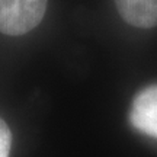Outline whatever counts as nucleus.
Listing matches in <instances>:
<instances>
[{
    "instance_id": "1",
    "label": "nucleus",
    "mask_w": 157,
    "mask_h": 157,
    "mask_svg": "<svg viewBox=\"0 0 157 157\" xmlns=\"http://www.w3.org/2000/svg\"><path fill=\"white\" fill-rule=\"evenodd\" d=\"M47 10V0H0V32L23 35L39 25Z\"/></svg>"
},
{
    "instance_id": "2",
    "label": "nucleus",
    "mask_w": 157,
    "mask_h": 157,
    "mask_svg": "<svg viewBox=\"0 0 157 157\" xmlns=\"http://www.w3.org/2000/svg\"><path fill=\"white\" fill-rule=\"evenodd\" d=\"M129 121L138 131L157 138V84L148 86L135 95Z\"/></svg>"
},
{
    "instance_id": "3",
    "label": "nucleus",
    "mask_w": 157,
    "mask_h": 157,
    "mask_svg": "<svg viewBox=\"0 0 157 157\" xmlns=\"http://www.w3.org/2000/svg\"><path fill=\"white\" fill-rule=\"evenodd\" d=\"M115 6L131 26L141 29L157 26V0H115Z\"/></svg>"
},
{
    "instance_id": "4",
    "label": "nucleus",
    "mask_w": 157,
    "mask_h": 157,
    "mask_svg": "<svg viewBox=\"0 0 157 157\" xmlns=\"http://www.w3.org/2000/svg\"><path fill=\"white\" fill-rule=\"evenodd\" d=\"M12 146V135L10 129L6 122L0 118V157H9Z\"/></svg>"
}]
</instances>
